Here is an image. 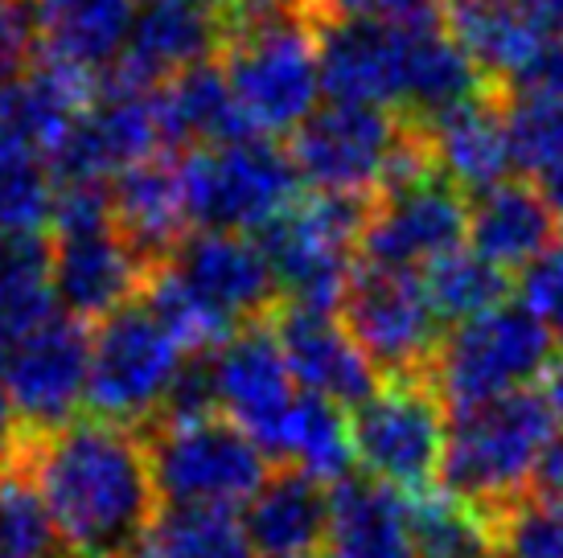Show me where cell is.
<instances>
[{
    "mask_svg": "<svg viewBox=\"0 0 563 558\" xmlns=\"http://www.w3.org/2000/svg\"><path fill=\"white\" fill-rule=\"evenodd\" d=\"M66 558H132L161 496L144 435L108 418H70L16 444Z\"/></svg>",
    "mask_w": 563,
    "mask_h": 558,
    "instance_id": "obj_1",
    "label": "cell"
},
{
    "mask_svg": "<svg viewBox=\"0 0 563 558\" xmlns=\"http://www.w3.org/2000/svg\"><path fill=\"white\" fill-rule=\"evenodd\" d=\"M555 427L560 423L539 390H515L494 403L453 411L437 484L494 517L506 501L531 489L555 444Z\"/></svg>",
    "mask_w": 563,
    "mask_h": 558,
    "instance_id": "obj_2",
    "label": "cell"
},
{
    "mask_svg": "<svg viewBox=\"0 0 563 558\" xmlns=\"http://www.w3.org/2000/svg\"><path fill=\"white\" fill-rule=\"evenodd\" d=\"M222 75L251 136H292L321 99L317 25L300 9L260 16L227 30Z\"/></svg>",
    "mask_w": 563,
    "mask_h": 558,
    "instance_id": "obj_3",
    "label": "cell"
},
{
    "mask_svg": "<svg viewBox=\"0 0 563 558\" xmlns=\"http://www.w3.org/2000/svg\"><path fill=\"white\" fill-rule=\"evenodd\" d=\"M366 217H371L366 198L309 189L276 222H267L255 243L272 267L284 304L317 312L342 309L345 288L362 267L358 247Z\"/></svg>",
    "mask_w": 563,
    "mask_h": 558,
    "instance_id": "obj_4",
    "label": "cell"
},
{
    "mask_svg": "<svg viewBox=\"0 0 563 558\" xmlns=\"http://www.w3.org/2000/svg\"><path fill=\"white\" fill-rule=\"evenodd\" d=\"M189 226L198 231L251 234L288 210L300 193V177L280 144L243 136L210 148H194L177 160Z\"/></svg>",
    "mask_w": 563,
    "mask_h": 558,
    "instance_id": "obj_5",
    "label": "cell"
},
{
    "mask_svg": "<svg viewBox=\"0 0 563 558\" xmlns=\"http://www.w3.org/2000/svg\"><path fill=\"white\" fill-rule=\"evenodd\" d=\"M141 435L153 484L165 505L235 510L247 505L260 493V484L272 477V460L231 418L153 423Z\"/></svg>",
    "mask_w": 563,
    "mask_h": 558,
    "instance_id": "obj_6",
    "label": "cell"
},
{
    "mask_svg": "<svg viewBox=\"0 0 563 558\" xmlns=\"http://www.w3.org/2000/svg\"><path fill=\"white\" fill-rule=\"evenodd\" d=\"M551 345L555 342L548 337V328L522 304H501L440 337L428 382L437 387L444 411L494 403L543 378L551 366Z\"/></svg>",
    "mask_w": 563,
    "mask_h": 558,
    "instance_id": "obj_7",
    "label": "cell"
},
{
    "mask_svg": "<svg viewBox=\"0 0 563 558\" xmlns=\"http://www.w3.org/2000/svg\"><path fill=\"white\" fill-rule=\"evenodd\" d=\"M449 415L428 373L416 378H383L362 406L350 411V444L354 465L371 481L395 493H423L440 481Z\"/></svg>",
    "mask_w": 563,
    "mask_h": 558,
    "instance_id": "obj_8",
    "label": "cell"
},
{
    "mask_svg": "<svg viewBox=\"0 0 563 558\" xmlns=\"http://www.w3.org/2000/svg\"><path fill=\"white\" fill-rule=\"evenodd\" d=\"M186 357L157 316L132 300L91 328L87 406L95 418L144 432L161 415V403Z\"/></svg>",
    "mask_w": 563,
    "mask_h": 558,
    "instance_id": "obj_9",
    "label": "cell"
},
{
    "mask_svg": "<svg viewBox=\"0 0 563 558\" xmlns=\"http://www.w3.org/2000/svg\"><path fill=\"white\" fill-rule=\"evenodd\" d=\"M407 120L375 103H317L313 115L288 140V160L313 193H345L375 202L383 172Z\"/></svg>",
    "mask_w": 563,
    "mask_h": 558,
    "instance_id": "obj_10",
    "label": "cell"
},
{
    "mask_svg": "<svg viewBox=\"0 0 563 558\" xmlns=\"http://www.w3.org/2000/svg\"><path fill=\"white\" fill-rule=\"evenodd\" d=\"M342 325L375 361L383 378L428 373L440 345V316L423 292L420 271L358 267L342 295Z\"/></svg>",
    "mask_w": 563,
    "mask_h": 558,
    "instance_id": "obj_11",
    "label": "cell"
},
{
    "mask_svg": "<svg viewBox=\"0 0 563 558\" xmlns=\"http://www.w3.org/2000/svg\"><path fill=\"white\" fill-rule=\"evenodd\" d=\"M0 370L25 435L58 432L87 403L91 328L66 312H54L0 357Z\"/></svg>",
    "mask_w": 563,
    "mask_h": 558,
    "instance_id": "obj_12",
    "label": "cell"
},
{
    "mask_svg": "<svg viewBox=\"0 0 563 558\" xmlns=\"http://www.w3.org/2000/svg\"><path fill=\"white\" fill-rule=\"evenodd\" d=\"M470 238V198L444 177H432L416 189L375 198L362 231V264L420 271L444 259Z\"/></svg>",
    "mask_w": 563,
    "mask_h": 558,
    "instance_id": "obj_13",
    "label": "cell"
},
{
    "mask_svg": "<svg viewBox=\"0 0 563 558\" xmlns=\"http://www.w3.org/2000/svg\"><path fill=\"white\" fill-rule=\"evenodd\" d=\"M173 276L186 283L202 304L227 316L235 328L260 325L280 309V292L264 250L247 234L198 231L186 234L165 259Z\"/></svg>",
    "mask_w": 563,
    "mask_h": 558,
    "instance_id": "obj_14",
    "label": "cell"
},
{
    "mask_svg": "<svg viewBox=\"0 0 563 558\" xmlns=\"http://www.w3.org/2000/svg\"><path fill=\"white\" fill-rule=\"evenodd\" d=\"M267 325L280 342L292 382L305 394H317V399H329V403L354 411L383 382L375 361L362 354V345L350 337V328L333 312L280 304L267 316Z\"/></svg>",
    "mask_w": 563,
    "mask_h": 558,
    "instance_id": "obj_15",
    "label": "cell"
},
{
    "mask_svg": "<svg viewBox=\"0 0 563 558\" xmlns=\"http://www.w3.org/2000/svg\"><path fill=\"white\" fill-rule=\"evenodd\" d=\"M144 276L148 264L128 247L115 226L49 243L54 304L82 325H99L115 309L132 304L144 288Z\"/></svg>",
    "mask_w": 563,
    "mask_h": 558,
    "instance_id": "obj_16",
    "label": "cell"
},
{
    "mask_svg": "<svg viewBox=\"0 0 563 558\" xmlns=\"http://www.w3.org/2000/svg\"><path fill=\"white\" fill-rule=\"evenodd\" d=\"M210 366L219 387V411H227L239 432H247L255 448L264 451L267 435L280 427V418L300 394L272 325H243L231 342L214 349Z\"/></svg>",
    "mask_w": 563,
    "mask_h": 558,
    "instance_id": "obj_17",
    "label": "cell"
},
{
    "mask_svg": "<svg viewBox=\"0 0 563 558\" xmlns=\"http://www.w3.org/2000/svg\"><path fill=\"white\" fill-rule=\"evenodd\" d=\"M321 91L345 103L399 108V66H404V25L383 21H325L317 25Z\"/></svg>",
    "mask_w": 563,
    "mask_h": 558,
    "instance_id": "obj_18",
    "label": "cell"
},
{
    "mask_svg": "<svg viewBox=\"0 0 563 558\" xmlns=\"http://www.w3.org/2000/svg\"><path fill=\"white\" fill-rule=\"evenodd\" d=\"M423 136L432 144L437 172L461 193H485L515 177V153L506 132V103L494 91L428 120Z\"/></svg>",
    "mask_w": 563,
    "mask_h": 558,
    "instance_id": "obj_19",
    "label": "cell"
},
{
    "mask_svg": "<svg viewBox=\"0 0 563 558\" xmlns=\"http://www.w3.org/2000/svg\"><path fill=\"white\" fill-rule=\"evenodd\" d=\"M227 46V21L219 9L194 4H144L132 16L128 46L115 58V70L161 87L165 78L181 75L198 63H214Z\"/></svg>",
    "mask_w": 563,
    "mask_h": 558,
    "instance_id": "obj_20",
    "label": "cell"
},
{
    "mask_svg": "<svg viewBox=\"0 0 563 558\" xmlns=\"http://www.w3.org/2000/svg\"><path fill=\"white\" fill-rule=\"evenodd\" d=\"M111 217L128 247L148 267L165 264L177 243L186 238L189 214L181 198V172L169 156H148L132 169L115 172L108 181Z\"/></svg>",
    "mask_w": 563,
    "mask_h": 558,
    "instance_id": "obj_21",
    "label": "cell"
},
{
    "mask_svg": "<svg viewBox=\"0 0 563 558\" xmlns=\"http://www.w3.org/2000/svg\"><path fill=\"white\" fill-rule=\"evenodd\" d=\"M260 558H313L329 546V484L297 468L272 472L243 517Z\"/></svg>",
    "mask_w": 563,
    "mask_h": 558,
    "instance_id": "obj_22",
    "label": "cell"
},
{
    "mask_svg": "<svg viewBox=\"0 0 563 558\" xmlns=\"http://www.w3.org/2000/svg\"><path fill=\"white\" fill-rule=\"evenodd\" d=\"M560 222L551 217L539 189L527 181H501L470 202V243L473 250L501 271L527 267L551 247Z\"/></svg>",
    "mask_w": 563,
    "mask_h": 558,
    "instance_id": "obj_23",
    "label": "cell"
},
{
    "mask_svg": "<svg viewBox=\"0 0 563 558\" xmlns=\"http://www.w3.org/2000/svg\"><path fill=\"white\" fill-rule=\"evenodd\" d=\"M329 546L342 558H416L407 496L371 477L329 484Z\"/></svg>",
    "mask_w": 563,
    "mask_h": 558,
    "instance_id": "obj_24",
    "label": "cell"
},
{
    "mask_svg": "<svg viewBox=\"0 0 563 558\" xmlns=\"http://www.w3.org/2000/svg\"><path fill=\"white\" fill-rule=\"evenodd\" d=\"M157 111L165 148H210L227 140L251 136L243 115L235 108L231 82L222 75V66L198 63L181 75L165 78L157 87Z\"/></svg>",
    "mask_w": 563,
    "mask_h": 558,
    "instance_id": "obj_25",
    "label": "cell"
},
{
    "mask_svg": "<svg viewBox=\"0 0 563 558\" xmlns=\"http://www.w3.org/2000/svg\"><path fill=\"white\" fill-rule=\"evenodd\" d=\"M444 30L461 42V49L494 87H510L548 42L510 0H449Z\"/></svg>",
    "mask_w": 563,
    "mask_h": 558,
    "instance_id": "obj_26",
    "label": "cell"
},
{
    "mask_svg": "<svg viewBox=\"0 0 563 558\" xmlns=\"http://www.w3.org/2000/svg\"><path fill=\"white\" fill-rule=\"evenodd\" d=\"M264 456L297 468V472H305V477H313L321 484L345 481L350 468H354V444H350V415H345V406L300 390L292 406H288V415L280 418V427L267 435Z\"/></svg>",
    "mask_w": 563,
    "mask_h": 558,
    "instance_id": "obj_27",
    "label": "cell"
},
{
    "mask_svg": "<svg viewBox=\"0 0 563 558\" xmlns=\"http://www.w3.org/2000/svg\"><path fill=\"white\" fill-rule=\"evenodd\" d=\"M49 316V238L42 231L0 234V357Z\"/></svg>",
    "mask_w": 563,
    "mask_h": 558,
    "instance_id": "obj_28",
    "label": "cell"
},
{
    "mask_svg": "<svg viewBox=\"0 0 563 558\" xmlns=\"http://www.w3.org/2000/svg\"><path fill=\"white\" fill-rule=\"evenodd\" d=\"M132 558H260L231 510L161 505Z\"/></svg>",
    "mask_w": 563,
    "mask_h": 558,
    "instance_id": "obj_29",
    "label": "cell"
},
{
    "mask_svg": "<svg viewBox=\"0 0 563 558\" xmlns=\"http://www.w3.org/2000/svg\"><path fill=\"white\" fill-rule=\"evenodd\" d=\"M407 529L416 558H498L489 513L444 493L440 484L407 496Z\"/></svg>",
    "mask_w": 563,
    "mask_h": 558,
    "instance_id": "obj_30",
    "label": "cell"
},
{
    "mask_svg": "<svg viewBox=\"0 0 563 558\" xmlns=\"http://www.w3.org/2000/svg\"><path fill=\"white\" fill-rule=\"evenodd\" d=\"M423 292L432 300L440 325H465L473 316H485L506 304L510 271L482 259L473 247H456L432 267H423Z\"/></svg>",
    "mask_w": 563,
    "mask_h": 558,
    "instance_id": "obj_31",
    "label": "cell"
},
{
    "mask_svg": "<svg viewBox=\"0 0 563 558\" xmlns=\"http://www.w3.org/2000/svg\"><path fill=\"white\" fill-rule=\"evenodd\" d=\"M0 558H66L46 501L16 448L0 456Z\"/></svg>",
    "mask_w": 563,
    "mask_h": 558,
    "instance_id": "obj_32",
    "label": "cell"
},
{
    "mask_svg": "<svg viewBox=\"0 0 563 558\" xmlns=\"http://www.w3.org/2000/svg\"><path fill=\"white\" fill-rule=\"evenodd\" d=\"M136 300L157 316L161 328H165L186 354H210V349H219L222 342H231L239 333L227 316H219L210 304H202L198 295L189 292L186 283L173 276L165 264L148 267L144 288Z\"/></svg>",
    "mask_w": 563,
    "mask_h": 558,
    "instance_id": "obj_33",
    "label": "cell"
},
{
    "mask_svg": "<svg viewBox=\"0 0 563 558\" xmlns=\"http://www.w3.org/2000/svg\"><path fill=\"white\" fill-rule=\"evenodd\" d=\"M54 172L42 153L0 132V234H33L49 222Z\"/></svg>",
    "mask_w": 563,
    "mask_h": 558,
    "instance_id": "obj_34",
    "label": "cell"
},
{
    "mask_svg": "<svg viewBox=\"0 0 563 558\" xmlns=\"http://www.w3.org/2000/svg\"><path fill=\"white\" fill-rule=\"evenodd\" d=\"M489 522L498 558H563V493L527 489Z\"/></svg>",
    "mask_w": 563,
    "mask_h": 558,
    "instance_id": "obj_35",
    "label": "cell"
},
{
    "mask_svg": "<svg viewBox=\"0 0 563 558\" xmlns=\"http://www.w3.org/2000/svg\"><path fill=\"white\" fill-rule=\"evenodd\" d=\"M501 103L515 169L534 177L563 169V94H506Z\"/></svg>",
    "mask_w": 563,
    "mask_h": 558,
    "instance_id": "obj_36",
    "label": "cell"
},
{
    "mask_svg": "<svg viewBox=\"0 0 563 558\" xmlns=\"http://www.w3.org/2000/svg\"><path fill=\"white\" fill-rule=\"evenodd\" d=\"M518 295H522V309L548 328L551 342L563 345V234H555L551 247L522 267Z\"/></svg>",
    "mask_w": 563,
    "mask_h": 558,
    "instance_id": "obj_37",
    "label": "cell"
},
{
    "mask_svg": "<svg viewBox=\"0 0 563 558\" xmlns=\"http://www.w3.org/2000/svg\"><path fill=\"white\" fill-rule=\"evenodd\" d=\"M214 415H219V387H214L210 354H189L181 361L177 378H173L169 394L161 403V415L153 423H194V418H214Z\"/></svg>",
    "mask_w": 563,
    "mask_h": 558,
    "instance_id": "obj_38",
    "label": "cell"
},
{
    "mask_svg": "<svg viewBox=\"0 0 563 558\" xmlns=\"http://www.w3.org/2000/svg\"><path fill=\"white\" fill-rule=\"evenodd\" d=\"M449 0H305L313 25L325 21H383V25H411L437 21Z\"/></svg>",
    "mask_w": 563,
    "mask_h": 558,
    "instance_id": "obj_39",
    "label": "cell"
},
{
    "mask_svg": "<svg viewBox=\"0 0 563 558\" xmlns=\"http://www.w3.org/2000/svg\"><path fill=\"white\" fill-rule=\"evenodd\" d=\"M37 54H42V33L30 0L0 4V91L30 75Z\"/></svg>",
    "mask_w": 563,
    "mask_h": 558,
    "instance_id": "obj_40",
    "label": "cell"
},
{
    "mask_svg": "<svg viewBox=\"0 0 563 558\" xmlns=\"http://www.w3.org/2000/svg\"><path fill=\"white\" fill-rule=\"evenodd\" d=\"M506 94H563V33L539 46L531 66L506 87Z\"/></svg>",
    "mask_w": 563,
    "mask_h": 558,
    "instance_id": "obj_41",
    "label": "cell"
},
{
    "mask_svg": "<svg viewBox=\"0 0 563 558\" xmlns=\"http://www.w3.org/2000/svg\"><path fill=\"white\" fill-rule=\"evenodd\" d=\"M518 13L531 21L543 37H560L563 33V0H510Z\"/></svg>",
    "mask_w": 563,
    "mask_h": 558,
    "instance_id": "obj_42",
    "label": "cell"
},
{
    "mask_svg": "<svg viewBox=\"0 0 563 558\" xmlns=\"http://www.w3.org/2000/svg\"><path fill=\"white\" fill-rule=\"evenodd\" d=\"M25 439V427L16 418L13 394H9V382H4V370H0V456H9Z\"/></svg>",
    "mask_w": 563,
    "mask_h": 558,
    "instance_id": "obj_43",
    "label": "cell"
},
{
    "mask_svg": "<svg viewBox=\"0 0 563 558\" xmlns=\"http://www.w3.org/2000/svg\"><path fill=\"white\" fill-rule=\"evenodd\" d=\"M543 403L551 406L555 423H563V357H551V366L543 370Z\"/></svg>",
    "mask_w": 563,
    "mask_h": 558,
    "instance_id": "obj_44",
    "label": "cell"
},
{
    "mask_svg": "<svg viewBox=\"0 0 563 558\" xmlns=\"http://www.w3.org/2000/svg\"><path fill=\"white\" fill-rule=\"evenodd\" d=\"M539 489H551V493H563V435L548 448L543 465H539Z\"/></svg>",
    "mask_w": 563,
    "mask_h": 558,
    "instance_id": "obj_45",
    "label": "cell"
},
{
    "mask_svg": "<svg viewBox=\"0 0 563 558\" xmlns=\"http://www.w3.org/2000/svg\"><path fill=\"white\" fill-rule=\"evenodd\" d=\"M534 189H539V198L548 202L551 217L563 226V169H551L543 177H534Z\"/></svg>",
    "mask_w": 563,
    "mask_h": 558,
    "instance_id": "obj_46",
    "label": "cell"
},
{
    "mask_svg": "<svg viewBox=\"0 0 563 558\" xmlns=\"http://www.w3.org/2000/svg\"><path fill=\"white\" fill-rule=\"evenodd\" d=\"M30 4H33V16H49L70 9V4H82V0H30Z\"/></svg>",
    "mask_w": 563,
    "mask_h": 558,
    "instance_id": "obj_47",
    "label": "cell"
},
{
    "mask_svg": "<svg viewBox=\"0 0 563 558\" xmlns=\"http://www.w3.org/2000/svg\"><path fill=\"white\" fill-rule=\"evenodd\" d=\"M144 4H194V9H219V0H144Z\"/></svg>",
    "mask_w": 563,
    "mask_h": 558,
    "instance_id": "obj_48",
    "label": "cell"
},
{
    "mask_svg": "<svg viewBox=\"0 0 563 558\" xmlns=\"http://www.w3.org/2000/svg\"><path fill=\"white\" fill-rule=\"evenodd\" d=\"M313 558H342V555H333V550H329V555H325V550H321V555H313Z\"/></svg>",
    "mask_w": 563,
    "mask_h": 558,
    "instance_id": "obj_49",
    "label": "cell"
},
{
    "mask_svg": "<svg viewBox=\"0 0 563 558\" xmlns=\"http://www.w3.org/2000/svg\"><path fill=\"white\" fill-rule=\"evenodd\" d=\"M0 4H9V0H0Z\"/></svg>",
    "mask_w": 563,
    "mask_h": 558,
    "instance_id": "obj_50",
    "label": "cell"
}]
</instances>
